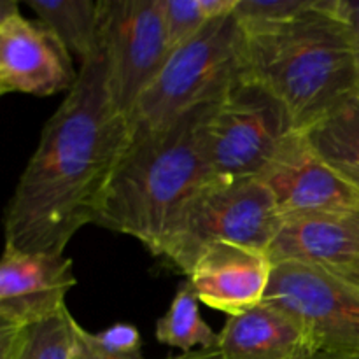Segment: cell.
<instances>
[{
	"label": "cell",
	"instance_id": "1",
	"mask_svg": "<svg viewBox=\"0 0 359 359\" xmlns=\"http://www.w3.org/2000/svg\"><path fill=\"white\" fill-rule=\"evenodd\" d=\"M132 139V125L105 86L104 55L79 77L48 119L6 210V245L63 255L95 223L102 196Z\"/></svg>",
	"mask_w": 359,
	"mask_h": 359
},
{
	"label": "cell",
	"instance_id": "2",
	"mask_svg": "<svg viewBox=\"0 0 359 359\" xmlns=\"http://www.w3.org/2000/svg\"><path fill=\"white\" fill-rule=\"evenodd\" d=\"M217 100L189 109L163 128L132 130L93 224L128 235L158 256L182 207L212 181L205 132Z\"/></svg>",
	"mask_w": 359,
	"mask_h": 359
},
{
	"label": "cell",
	"instance_id": "3",
	"mask_svg": "<svg viewBox=\"0 0 359 359\" xmlns=\"http://www.w3.org/2000/svg\"><path fill=\"white\" fill-rule=\"evenodd\" d=\"M245 53L249 76L283 102L300 132L359 90L358 41L328 0L297 20L245 35Z\"/></svg>",
	"mask_w": 359,
	"mask_h": 359
},
{
	"label": "cell",
	"instance_id": "4",
	"mask_svg": "<svg viewBox=\"0 0 359 359\" xmlns=\"http://www.w3.org/2000/svg\"><path fill=\"white\" fill-rule=\"evenodd\" d=\"M280 223L272 193L259 179H212L182 207L156 258L188 277L212 245L231 244L266 252Z\"/></svg>",
	"mask_w": 359,
	"mask_h": 359
},
{
	"label": "cell",
	"instance_id": "5",
	"mask_svg": "<svg viewBox=\"0 0 359 359\" xmlns=\"http://www.w3.org/2000/svg\"><path fill=\"white\" fill-rule=\"evenodd\" d=\"M248 72L245 34L235 14L210 20L170 53L163 69L140 97L132 130H158L189 109L217 100Z\"/></svg>",
	"mask_w": 359,
	"mask_h": 359
},
{
	"label": "cell",
	"instance_id": "6",
	"mask_svg": "<svg viewBox=\"0 0 359 359\" xmlns=\"http://www.w3.org/2000/svg\"><path fill=\"white\" fill-rule=\"evenodd\" d=\"M300 132L283 102L248 72L217 100L205 132L212 179H259Z\"/></svg>",
	"mask_w": 359,
	"mask_h": 359
},
{
	"label": "cell",
	"instance_id": "7",
	"mask_svg": "<svg viewBox=\"0 0 359 359\" xmlns=\"http://www.w3.org/2000/svg\"><path fill=\"white\" fill-rule=\"evenodd\" d=\"M100 44L107 93L130 119L170 56L161 0H102Z\"/></svg>",
	"mask_w": 359,
	"mask_h": 359
},
{
	"label": "cell",
	"instance_id": "8",
	"mask_svg": "<svg viewBox=\"0 0 359 359\" xmlns=\"http://www.w3.org/2000/svg\"><path fill=\"white\" fill-rule=\"evenodd\" d=\"M263 304L290 314L314 353H359V284L304 263L273 265Z\"/></svg>",
	"mask_w": 359,
	"mask_h": 359
},
{
	"label": "cell",
	"instance_id": "9",
	"mask_svg": "<svg viewBox=\"0 0 359 359\" xmlns=\"http://www.w3.org/2000/svg\"><path fill=\"white\" fill-rule=\"evenodd\" d=\"M79 77L72 55L39 20H28L16 2L0 7V93L53 97L69 93Z\"/></svg>",
	"mask_w": 359,
	"mask_h": 359
},
{
	"label": "cell",
	"instance_id": "10",
	"mask_svg": "<svg viewBox=\"0 0 359 359\" xmlns=\"http://www.w3.org/2000/svg\"><path fill=\"white\" fill-rule=\"evenodd\" d=\"M259 181L272 193L283 219L311 214L351 216L359 210V189L323 160L302 132L286 140Z\"/></svg>",
	"mask_w": 359,
	"mask_h": 359
},
{
	"label": "cell",
	"instance_id": "11",
	"mask_svg": "<svg viewBox=\"0 0 359 359\" xmlns=\"http://www.w3.org/2000/svg\"><path fill=\"white\" fill-rule=\"evenodd\" d=\"M76 286L65 255L25 252L6 245L0 262V326L21 328L67 307Z\"/></svg>",
	"mask_w": 359,
	"mask_h": 359
},
{
	"label": "cell",
	"instance_id": "12",
	"mask_svg": "<svg viewBox=\"0 0 359 359\" xmlns=\"http://www.w3.org/2000/svg\"><path fill=\"white\" fill-rule=\"evenodd\" d=\"M272 272L265 251L219 244L200 256L186 279L203 305L233 318L265 302Z\"/></svg>",
	"mask_w": 359,
	"mask_h": 359
},
{
	"label": "cell",
	"instance_id": "13",
	"mask_svg": "<svg viewBox=\"0 0 359 359\" xmlns=\"http://www.w3.org/2000/svg\"><path fill=\"white\" fill-rule=\"evenodd\" d=\"M266 255L272 265L304 263L347 276L359 270V231L353 214L284 217Z\"/></svg>",
	"mask_w": 359,
	"mask_h": 359
},
{
	"label": "cell",
	"instance_id": "14",
	"mask_svg": "<svg viewBox=\"0 0 359 359\" xmlns=\"http://www.w3.org/2000/svg\"><path fill=\"white\" fill-rule=\"evenodd\" d=\"M219 351L223 359H305L314 354L305 330L266 304L228 318L219 332Z\"/></svg>",
	"mask_w": 359,
	"mask_h": 359
},
{
	"label": "cell",
	"instance_id": "15",
	"mask_svg": "<svg viewBox=\"0 0 359 359\" xmlns=\"http://www.w3.org/2000/svg\"><path fill=\"white\" fill-rule=\"evenodd\" d=\"M27 6L79 60V67L100 55L102 0H28Z\"/></svg>",
	"mask_w": 359,
	"mask_h": 359
},
{
	"label": "cell",
	"instance_id": "16",
	"mask_svg": "<svg viewBox=\"0 0 359 359\" xmlns=\"http://www.w3.org/2000/svg\"><path fill=\"white\" fill-rule=\"evenodd\" d=\"M76 325L65 307L21 328L0 326V359H74Z\"/></svg>",
	"mask_w": 359,
	"mask_h": 359
},
{
	"label": "cell",
	"instance_id": "17",
	"mask_svg": "<svg viewBox=\"0 0 359 359\" xmlns=\"http://www.w3.org/2000/svg\"><path fill=\"white\" fill-rule=\"evenodd\" d=\"M309 146L339 170H359V90L302 130Z\"/></svg>",
	"mask_w": 359,
	"mask_h": 359
},
{
	"label": "cell",
	"instance_id": "18",
	"mask_svg": "<svg viewBox=\"0 0 359 359\" xmlns=\"http://www.w3.org/2000/svg\"><path fill=\"white\" fill-rule=\"evenodd\" d=\"M156 340L182 354L202 349H219V333L214 332L200 312V300L186 280L175 293L168 311L156 321Z\"/></svg>",
	"mask_w": 359,
	"mask_h": 359
},
{
	"label": "cell",
	"instance_id": "19",
	"mask_svg": "<svg viewBox=\"0 0 359 359\" xmlns=\"http://www.w3.org/2000/svg\"><path fill=\"white\" fill-rule=\"evenodd\" d=\"M238 0H161L168 49L175 51L210 20L231 14Z\"/></svg>",
	"mask_w": 359,
	"mask_h": 359
},
{
	"label": "cell",
	"instance_id": "20",
	"mask_svg": "<svg viewBox=\"0 0 359 359\" xmlns=\"http://www.w3.org/2000/svg\"><path fill=\"white\" fill-rule=\"evenodd\" d=\"M74 359H142V337L128 323L91 333L77 323Z\"/></svg>",
	"mask_w": 359,
	"mask_h": 359
},
{
	"label": "cell",
	"instance_id": "21",
	"mask_svg": "<svg viewBox=\"0 0 359 359\" xmlns=\"http://www.w3.org/2000/svg\"><path fill=\"white\" fill-rule=\"evenodd\" d=\"M316 4L318 0H238L233 14L249 35L297 20Z\"/></svg>",
	"mask_w": 359,
	"mask_h": 359
},
{
	"label": "cell",
	"instance_id": "22",
	"mask_svg": "<svg viewBox=\"0 0 359 359\" xmlns=\"http://www.w3.org/2000/svg\"><path fill=\"white\" fill-rule=\"evenodd\" d=\"M328 7L359 42V0H328Z\"/></svg>",
	"mask_w": 359,
	"mask_h": 359
},
{
	"label": "cell",
	"instance_id": "23",
	"mask_svg": "<svg viewBox=\"0 0 359 359\" xmlns=\"http://www.w3.org/2000/svg\"><path fill=\"white\" fill-rule=\"evenodd\" d=\"M165 359H223L219 349H202V351H193L188 354H177V356L165 358Z\"/></svg>",
	"mask_w": 359,
	"mask_h": 359
},
{
	"label": "cell",
	"instance_id": "24",
	"mask_svg": "<svg viewBox=\"0 0 359 359\" xmlns=\"http://www.w3.org/2000/svg\"><path fill=\"white\" fill-rule=\"evenodd\" d=\"M305 359H359V353H337V351H318Z\"/></svg>",
	"mask_w": 359,
	"mask_h": 359
},
{
	"label": "cell",
	"instance_id": "25",
	"mask_svg": "<svg viewBox=\"0 0 359 359\" xmlns=\"http://www.w3.org/2000/svg\"><path fill=\"white\" fill-rule=\"evenodd\" d=\"M353 219H354V223H356V228L359 231V210H356V212L353 214ZM337 276H339V273H337ZM342 277H346V279H349V280H353V283L359 284V270H356V272H353V273H347V276H342Z\"/></svg>",
	"mask_w": 359,
	"mask_h": 359
},
{
	"label": "cell",
	"instance_id": "26",
	"mask_svg": "<svg viewBox=\"0 0 359 359\" xmlns=\"http://www.w3.org/2000/svg\"><path fill=\"white\" fill-rule=\"evenodd\" d=\"M337 170H339V168H337ZM339 172L340 174L346 175V177L349 179V181L359 189V170H351V168H346V170H339Z\"/></svg>",
	"mask_w": 359,
	"mask_h": 359
},
{
	"label": "cell",
	"instance_id": "27",
	"mask_svg": "<svg viewBox=\"0 0 359 359\" xmlns=\"http://www.w3.org/2000/svg\"><path fill=\"white\" fill-rule=\"evenodd\" d=\"M358 72H359V42H358Z\"/></svg>",
	"mask_w": 359,
	"mask_h": 359
}]
</instances>
